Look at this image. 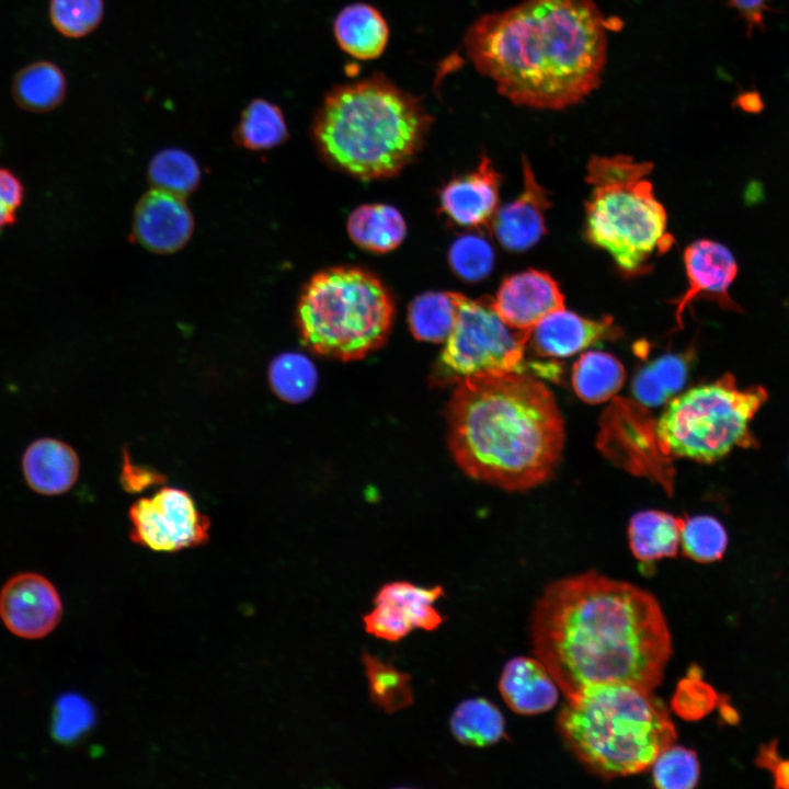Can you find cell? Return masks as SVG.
<instances>
[{"instance_id": "cell-1", "label": "cell", "mask_w": 789, "mask_h": 789, "mask_svg": "<svg viewBox=\"0 0 789 789\" xmlns=\"http://www.w3.org/2000/svg\"><path fill=\"white\" fill-rule=\"evenodd\" d=\"M533 652L565 698L603 684L654 690L673 647L658 599L596 571L559 579L537 599Z\"/></svg>"}, {"instance_id": "cell-2", "label": "cell", "mask_w": 789, "mask_h": 789, "mask_svg": "<svg viewBox=\"0 0 789 789\" xmlns=\"http://www.w3.org/2000/svg\"><path fill=\"white\" fill-rule=\"evenodd\" d=\"M611 26L595 0H523L478 19L465 50L515 105L560 111L599 85Z\"/></svg>"}, {"instance_id": "cell-3", "label": "cell", "mask_w": 789, "mask_h": 789, "mask_svg": "<svg viewBox=\"0 0 789 789\" xmlns=\"http://www.w3.org/2000/svg\"><path fill=\"white\" fill-rule=\"evenodd\" d=\"M445 414L449 451L472 479L525 491L546 482L560 461L561 411L551 390L524 370L465 378Z\"/></svg>"}, {"instance_id": "cell-4", "label": "cell", "mask_w": 789, "mask_h": 789, "mask_svg": "<svg viewBox=\"0 0 789 789\" xmlns=\"http://www.w3.org/2000/svg\"><path fill=\"white\" fill-rule=\"evenodd\" d=\"M430 123L416 98L374 75L333 88L317 111L312 135L330 164L361 180H379L411 161Z\"/></svg>"}, {"instance_id": "cell-5", "label": "cell", "mask_w": 789, "mask_h": 789, "mask_svg": "<svg viewBox=\"0 0 789 789\" xmlns=\"http://www.w3.org/2000/svg\"><path fill=\"white\" fill-rule=\"evenodd\" d=\"M557 728L580 763L604 779L645 771L677 739L664 702L628 684L595 685L565 698Z\"/></svg>"}, {"instance_id": "cell-6", "label": "cell", "mask_w": 789, "mask_h": 789, "mask_svg": "<svg viewBox=\"0 0 789 789\" xmlns=\"http://www.w3.org/2000/svg\"><path fill=\"white\" fill-rule=\"evenodd\" d=\"M652 169L651 162L626 155L594 156L586 168L591 186L585 203L587 240L629 277L649 271L651 258L674 242L665 208L648 180Z\"/></svg>"}, {"instance_id": "cell-7", "label": "cell", "mask_w": 789, "mask_h": 789, "mask_svg": "<svg viewBox=\"0 0 789 789\" xmlns=\"http://www.w3.org/2000/svg\"><path fill=\"white\" fill-rule=\"evenodd\" d=\"M395 315L393 298L374 274L355 266H334L315 274L297 305V327L316 354L355 361L387 340Z\"/></svg>"}, {"instance_id": "cell-8", "label": "cell", "mask_w": 789, "mask_h": 789, "mask_svg": "<svg viewBox=\"0 0 789 789\" xmlns=\"http://www.w3.org/2000/svg\"><path fill=\"white\" fill-rule=\"evenodd\" d=\"M766 399L763 388L741 389L724 376L672 399L655 426L664 454L713 462L750 441V424Z\"/></svg>"}, {"instance_id": "cell-9", "label": "cell", "mask_w": 789, "mask_h": 789, "mask_svg": "<svg viewBox=\"0 0 789 789\" xmlns=\"http://www.w3.org/2000/svg\"><path fill=\"white\" fill-rule=\"evenodd\" d=\"M455 325L444 342L432 379L437 385L458 384L487 373L524 370L525 346L530 332L508 327L491 299L457 293Z\"/></svg>"}, {"instance_id": "cell-10", "label": "cell", "mask_w": 789, "mask_h": 789, "mask_svg": "<svg viewBox=\"0 0 789 789\" xmlns=\"http://www.w3.org/2000/svg\"><path fill=\"white\" fill-rule=\"evenodd\" d=\"M133 542L156 552H179L209 540L210 519L193 496L176 487H163L135 501L128 511Z\"/></svg>"}, {"instance_id": "cell-11", "label": "cell", "mask_w": 789, "mask_h": 789, "mask_svg": "<svg viewBox=\"0 0 789 789\" xmlns=\"http://www.w3.org/2000/svg\"><path fill=\"white\" fill-rule=\"evenodd\" d=\"M62 616V602L55 585L35 572L10 578L0 591V618L7 629L23 639L50 633Z\"/></svg>"}, {"instance_id": "cell-12", "label": "cell", "mask_w": 789, "mask_h": 789, "mask_svg": "<svg viewBox=\"0 0 789 789\" xmlns=\"http://www.w3.org/2000/svg\"><path fill=\"white\" fill-rule=\"evenodd\" d=\"M688 286L686 291L671 302L675 308L677 325H682L686 309L698 298L716 301L725 310L742 311L729 293L737 275V263L732 252L722 243L699 239L684 252Z\"/></svg>"}, {"instance_id": "cell-13", "label": "cell", "mask_w": 789, "mask_h": 789, "mask_svg": "<svg viewBox=\"0 0 789 789\" xmlns=\"http://www.w3.org/2000/svg\"><path fill=\"white\" fill-rule=\"evenodd\" d=\"M491 302L508 327L530 332L546 316L564 308V296L548 273L526 270L506 277Z\"/></svg>"}, {"instance_id": "cell-14", "label": "cell", "mask_w": 789, "mask_h": 789, "mask_svg": "<svg viewBox=\"0 0 789 789\" xmlns=\"http://www.w3.org/2000/svg\"><path fill=\"white\" fill-rule=\"evenodd\" d=\"M193 230V215L182 196L153 187L135 208L133 235L150 252L167 254L180 250Z\"/></svg>"}, {"instance_id": "cell-15", "label": "cell", "mask_w": 789, "mask_h": 789, "mask_svg": "<svg viewBox=\"0 0 789 789\" xmlns=\"http://www.w3.org/2000/svg\"><path fill=\"white\" fill-rule=\"evenodd\" d=\"M550 206L549 192L523 158V190L514 201L496 210L489 227L506 250L526 251L546 233V213Z\"/></svg>"}, {"instance_id": "cell-16", "label": "cell", "mask_w": 789, "mask_h": 789, "mask_svg": "<svg viewBox=\"0 0 789 789\" xmlns=\"http://www.w3.org/2000/svg\"><path fill=\"white\" fill-rule=\"evenodd\" d=\"M620 334L610 316L595 320L563 308L540 320L530 331L528 342L539 356L564 358Z\"/></svg>"}, {"instance_id": "cell-17", "label": "cell", "mask_w": 789, "mask_h": 789, "mask_svg": "<svg viewBox=\"0 0 789 789\" xmlns=\"http://www.w3.org/2000/svg\"><path fill=\"white\" fill-rule=\"evenodd\" d=\"M500 175L488 157L478 167L449 181L441 191V210L461 227H489L499 204Z\"/></svg>"}, {"instance_id": "cell-18", "label": "cell", "mask_w": 789, "mask_h": 789, "mask_svg": "<svg viewBox=\"0 0 789 789\" xmlns=\"http://www.w3.org/2000/svg\"><path fill=\"white\" fill-rule=\"evenodd\" d=\"M80 462L76 450L52 437L32 442L22 457V471L27 485L43 495H59L78 480Z\"/></svg>"}, {"instance_id": "cell-19", "label": "cell", "mask_w": 789, "mask_h": 789, "mask_svg": "<svg viewBox=\"0 0 789 789\" xmlns=\"http://www.w3.org/2000/svg\"><path fill=\"white\" fill-rule=\"evenodd\" d=\"M499 690L505 704L519 714L547 712L559 698V688L547 668L538 659L528 656H516L505 664Z\"/></svg>"}, {"instance_id": "cell-20", "label": "cell", "mask_w": 789, "mask_h": 789, "mask_svg": "<svg viewBox=\"0 0 789 789\" xmlns=\"http://www.w3.org/2000/svg\"><path fill=\"white\" fill-rule=\"evenodd\" d=\"M333 32L341 49L361 60L379 57L389 38L385 18L376 8L366 3L343 8L334 20Z\"/></svg>"}, {"instance_id": "cell-21", "label": "cell", "mask_w": 789, "mask_h": 789, "mask_svg": "<svg viewBox=\"0 0 789 789\" xmlns=\"http://www.w3.org/2000/svg\"><path fill=\"white\" fill-rule=\"evenodd\" d=\"M346 229L356 245L374 253L395 250L407 233L403 216L387 204H365L357 207L351 213Z\"/></svg>"}, {"instance_id": "cell-22", "label": "cell", "mask_w": 789, "mask_h": 789, "mask_svg": "<svg viewBox=\"0 0 789 789\" xmlns=\"http://www.w3.org/2000/svg\"><path fill=\"white\" fill-rule=\"evenodd\" d=\"M682 523L683 518L662 511L636 513L628 527L632 554L643 562L675 557L679 548Z\"/></svg>"}, {"instance_id": "cell-23", "label": "cell", "mask_w": 789, "mask_h": 789, "mask_svg": "<svg viewBox=\"0 0 789 789\" xmlns=\"http://www.w3.org/2000/svg\"><path fill=\"white\" fill-rule=\"evenodd\" d=\"M66 89L64 72L47 60L25 66L12 82L15 103L32 113H45L56 108L64 101Z\"/></svg>"}, {"instance_id": "cell-24", "label": "cell", "mask_w": 789, "mask_h": 789, "mask_svg": "<svg viewBox=\"0 0 789 789\" xmlns=\"http://www.w3.org/2000/svg\"><path fill=\"white\" fill-rule=\"evenodd\" d=\"M626 370L618 358L609 353H583L572 368V386L580 399L596 404L607 401L622 387Z\"/></svg>"}, {"instance_id": "cell-25", "label": "cell", "mask_w": 789, "mask_h": 789, "mask_svg": "<svg viewBox=\"0 0 789 789\" xmlns=\"http://www.w3.org/2000/svg\"><path fill=\"white\" fill-rule=\"evenodd\" d=\"M288 128L281 107L265 99H253L243 108L233 130L235 142L251 151L272 149L287 139Z\"/></svg>"}, {"instance_id": "cell-26", "label": "cell", "mask_w": 789, "mask_h": 789, "mask_svg": "<svg viewBox=\"0 0 789 789\" xmlns=\"http://www.w3.org/2000/svg\"><path fill=\"white\" fill-rule=\"evenodd\" d=\"M455 291H427L412 300L408 323L413 336L423 342L444 343L457 318Z\"/></svg>"}, {"instance_id": "cell-27", "label": "cell", "mask_w": 789, "mask_h": 789, "mask_svg": "<svg viewBox=\"0 0 789 789\" xmlns=\"http://www.w3.org/2000/svg\"><path fill=\"white\" fill-rule=\"evenodd\" d=\"M449 724L454 736L469 746H489L504 736L503 714L485 698L460 702L454 710Z\"/></svg>"}, {"instance_id": "cell-28", "label": "cell", "mask_w": 789, "mask_h": 789, "mask_svg": "<svg viewBox=\"0 0 789 789\" xmlns=\"http://www.w3.org/2000/svg\"><path fill=\"white\" fill-rule=\"evenodd\" d=\"M689 357L686 354H665L638 371L632 390L647 405L663 403L685 382Z\"/></svg>"}, {"instance_id": "cell-29", "label": "cell", "mask_w": 789, "mask_h": 789, "mask_svg": "<svg viewBox=\"0 0 789 789\" xmlns=\"http://www.w3.org/2000/svg\"><path fill=\"white\" fill-rule=\"evenodd\" d=\"M443 595L442 586L427 588L398 581L382 585L377 592L374 603L398 605L407 611L413 629L422 628L432 631L444 621V617L432 605Z\"/></svg>"}, {"instance_id": "cell-30", "label": "cell", "mask_w": 789, "mask_h": 789, "mask_svg": "<svg viewBox=\"0 0 789 789\" xmlns=\"http://www.w3.org/2000/svg\"><path fill=\"white\" fill-rule=\"evenodd\" d=\"M270 387L288 403L307 400L317 387L318 374L312 362L296 352H284L272 359L267 369Z\"/></svg>"}, {"instance_id": "cell-31", "label": "cell", "mask_w": 789, "mask_h": 789, "mask_svg": "<svg viewBox=\"0 0 789 789\" xmlns=\"http://www.w3.org/2000/svg\"><path fill=\"white\" fill-rule=\"evenodd\" d=\"M362 662L368 679L369 697L377 707L393 713L413 704L410 674L398 671L390 662L386 663L367 651L363 652Z\"/></svg>"}, {"instance_id": "cell-32", "label": "cell", "mask_w": 789, "mask_h": 789, "mask_svg": "<svg viewBox=\"0 0 789 789\" xmlns=\"http://www.w3.org/2000/svg\"><path fill=\"white\" fill-rule=\"evenodd\" d=\"M148 178L155 188L184 197L198 186L201 170L195 158L185 150L167 148L150 160Z\"/></svg>"}, {"instance_id": "cell-33", "label": "cell", "mask_w": 789, "mask_h": 789, "mask_svg": "<svg viewBox=\"0 0 789 789\" xmlns=\"http://www.w3.org/2000/svg\"><path fill=\"white\" fill-rule=\"evenodd\" d=\"M683 553L697 562H713L722 558L728 546V534L712 516L683 518L681 540Z\"/></svg>"}, {"instance_id": "cell-34", "label": "cell", "mask_w": 789, "mask_h": 789, "mask_svg": "<svg viewBox=\"0 0 789 789\" xmlns=\"http://www.w3.org/2000/svg\"><path fill=\"white\" fill-rule=\"evenodd\" d=\"M651 768L653 782L661 789H691L700 776L697 754L675 744L662 751Z\"/></svg>"}, {"instance_id": "cell-35", "label": "cell", "mask_w": 789, "mask_h": 789, "mask_svg": "<svg viewBox=\"0 0 789 789\" xmlns=\"http://www.w3.org/2000/svg\"><path fill=\"white\" fill-rule=\"evenodd\" d=\"M104 15V0H50L49 19L64 36L80 38L92 33Z\"/></svg>"}, {"instance_id": "cell-36", "label": "cell", "mask_w": 789, "mask_h": 789, "mask_svg": "<svg viewBox=\"0 0 789 789\" xmlns=\"http://www.w3.org/2000/svg\"><path fill=\"white\" fill-rule=\"evenodd\" d=\"M448 263L460 278L478 282L491 272L494 252L484 238L465 235L457 238L449 248Z\"/></svg>"}, {"instance_id": "cell-37", "label": "cell", "mask_w": 789, "mask_h": 789, "mask_svg": "<svg viewBox=\"0 0 789 789\" xmlns=\"http://www.w3.org/2000/svg\"><path fill=\"white\" fill-rule=\"evenodd\" d=\"M94 722V711L82 696L68 693L58 697L52 718V734L60 743H72Z\"/></svg>"}, {"instance_id": "cell-38", "label": "cell", "mask_w": 789, "mask_h": 789, "mask_svg": "<svg viewBox=\"0 0 789 789\" xmlns=\"http://www.w3.org/2000/svg\"><path fill=\"white\" fill-rule=\"evenodd\" d=\"M375 605V608L363 617L368 633L395 642L413 630L407 613L400 606L385 603Z\"/></svg>"}, {"instance_id": "cell-39", "label": "cell", "mask_w": 789, "mask_h": 789, "mask_svg": "<svg viewBox=\"0 0 789 789\" xmlns=\"http://www.w3.org/2000/svg\"><path fill=\"white\" fill-rule=\"evenodd\" d=\"M119 480L125 491L137 493L162 483L165 481V476L149 467L134 464L124 450Z\"/></svg>"}, {"instance_id": "cell-40", "label": "cell", "mask_w": 789, "mask_h": 789, "mask_svg": "<svg viewBox=\"0 0 789 789\" xmlns=\"http://www.w3.org/2000/svg\"><path fill=\"white\" fill-rule=\"evenodd\" d=\"M25 198V187L10 169L0 167V203L16 211Z\"/></svg>"}, {"instance_id": "cell-41", "label": "cell", "mask_w": 789, "mask_h": 789, "mask_svg": "<svg viewBox=\"0 0 789 789\" xmlns=\"http://www.w3.org/2000/svg\"><path fill=\"white\" fill-rule=\"evenodd\" d=\"M768 0H729L746 22L748 31L763 25Z\"/></svg>"}, {"instance_id": "cell-42", "label": "cell", "mask_w": 789, "mask_h": 789, "mask_svg": "<svg viewBox=\"0 0 789 789\" xmlns=\"http://www.w3.org/2000/svg\"><path fill=\"white\" fill-rule=\"evenodd\" d=\"M780 757L778 741L776 739L770 740L768 743H765L759 747L758 754L755 758V764L759 768L770 770Z\"/></svg>"}, {"instance_id": "cell-43", "label": "cell", "mask_w": 789, "mask_h": 789, "mask_svg": "<svg viewBox=\"0 0 789 789\" xmlns=\"http://www.w3.org/2000/svg\"><path fill=\"white\" fill-rule=\"evenodd\" d=\"M769 771L773 774L776 788L789 789V759L780 757Z\"/></svg>"}, {"instance_id": "cell-44", "label": "cell", "mask_w": 789, "mask_h": 789, "mask_svg": "<svg viewBox=\"0 0 789 789\" xmlns=\"http://www.w3.org/2000/svg\"><path fill=\"white\" fill-rule=\"evenodd\" d=\"M739 105L747 112H757L762 108V102L757 94L747 93L740 98Z\"/></svg>"}, {"instance_id": "cell-45", "label": "cell", "mask_w": 789, "mask_h": 789, "mask_svg": "<svg viewBox=\"0 0 789 789\" xmlns=\"http://www.w3.org/2000/svg\"><path fill=\"white\" fill-rule=\"evenodd\" d=\"M16 221V211L10 209L0 203V231L14 225Z\"/></svg>"}, {"instance_id": "cell-46", "label": "cell", "mask_w": 789, "mask_h": 789, "mask_svg": "<svg viewBox=\"0 0 789 789\" xmlns=\"http://www.w3.org/2000/svg\"><path fill=\"white\" fill-rule=\"evenodd\" d=\"M721 710H722L721 712H722L723 719L728 723L736 724L739 722L740 716H739L737 711L732 706H730L728 702L722 705Z\"/></svg>"}]
</instances>
